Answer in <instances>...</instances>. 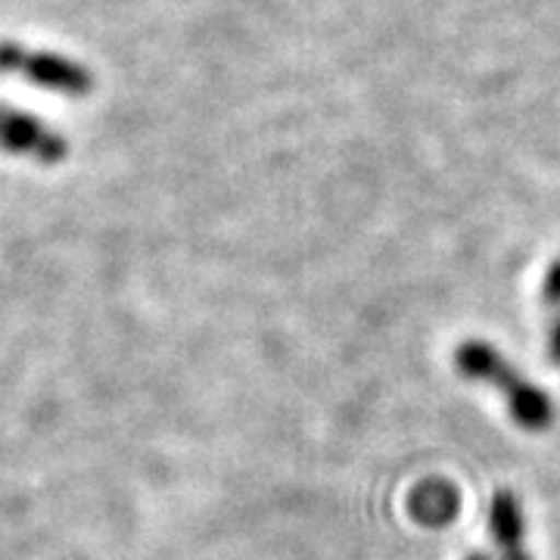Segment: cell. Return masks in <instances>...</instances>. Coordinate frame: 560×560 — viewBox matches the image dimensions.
Listing matches in <instances>:
<instances>
[{
  "label": "cell",
  "instance_id": "6da1fadb",
  "mask_svg": "<svg viewBox=\"0 0 560 560\" xmlns=\"http://www.w3.org/2000/svg\"><path fill=\"white\" fill-rule=\"evenodd\" d=\"M455 368L460 371V377H467V381L489 383L492 389H501L514 423L523 427V430H529V433L548 430L555 423V418H558V408H555L551 396L541 393L536 383L526 381L521 371L489 342H460L458 349H455Z\"/></svg>",
  "mask_w": 560,
  "mask_h": 560
},
{
  "label": "cell",
  "instance_id": "7a4b0ae2",
  "mask_svg": "<svg viewBox=\"0 0 560 560\" xmlns=\"http://www.w3.org/2000/svg\"><path fill=\"white\" fill-rule=\"evenodd\" d=\"M0 72L10 79L28 81L35 88L54 91L62 97H88L97 81L94 72L62 54L25 47L20 40H0Z\"/></svg>",
  "mask_w": 560,
  "mask_h": 560
},
{
  "label": "cell",
  "instance_id": "3957f363",
  "mask_svg": "<svg viewBox=\"0 0 560 560\" xmlns=\"http://www.w3.org/2000/svg\"><path fill=\"white\" fill-rule=\"evenodd\" d=\"M0 153L35 160L40 165H60L69 156V143L38 116L0 103Z\"/></svg>",
  "mask_w": 560,
  "mask_h": 560
},
{
  "label": "cell",
  "instance_id": "277c9868",
  "mask_svg": "<svg viewBox=\"0 0 560 560\" xmlns=\"http://www.w3.org/2000/svg\"><path fill=\"white\" fill-rule=\"evenodd\" d=\"M489 529L499 545L501 560H529L526 551V526H523V508L514 492L501 489L489 504Z\"/></svg>",
  "mask_w": 560,
  "mask_h": 560
},
{
  "label": "cell",
  "instance_id": "5b68a950",
  "mask_svg": "<svg viewBox=\"0 0 560 560\" xmlns=\"http://www.w3.org/2000/svg\"><path fill=\"white\" fill-rule=\"evenodd\" d=\"M541 302L545 305H560V259L548 268L545 283H541Z\"/></svg>",
  "mask_w": 560,
  "mask_h": 560
},
{
  "label": "cell",
  "instance_id": "8992f818",
  "mask_svg": "<svg viewBox=\"0 0 560 560\" xmlns=\"http://www.w3.org/2000/svg\"><path fill=\"white\" fill-rule=\"evenodd\" d=\"M548 359L560 364V320L555 324V330H551V337H548Z\"/></svg>",
  "mask_w": 560,
  "mask_h": 560
},
{
  "label": "cell",
  "instance_id": "52a82bcc",
  "mask_svg": "<svg viewBox=\"0 0 560 560\" xmlns=\"http://www.w3.org/2000/svg\"><path fill=\"white\" fill-rule=\"evenodd\" d=\"M467 560H489L482 551H474V555H467Z\"/></svg>",
  "mask_w": 560,
  "mask_h": 560
}]
</instances>
